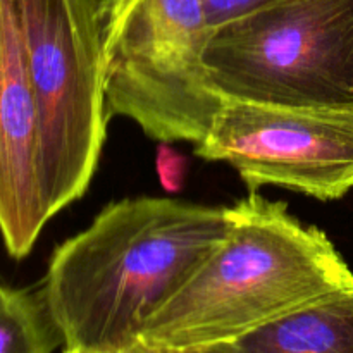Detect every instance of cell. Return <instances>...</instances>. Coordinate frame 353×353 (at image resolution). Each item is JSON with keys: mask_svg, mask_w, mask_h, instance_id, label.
Listing matches in <instances>:
<instances>
[{"mask_svg": "<svg viewBox=\"0 0 353 353\" xmlns=\"http://www.w3.org/2000/svg\"><path fill=\"white\" fill-rule=\"evenodd\" d=\"M230 233L226 207L159 196L107 205L52 254L43 292L69 350L138 343L168 303Z\"/></svg>", "mask_w": 353, "mask_h": 353, "instance_id": "cell-1", "label": "cell"}, {"mask_svg": "<svg viewBox=\"0 0 353 353\" xmlns=\"http://www.w3.org/2000/svg\"><path fill=\"white\" fill-rule=\"evenodd\" d=\"M230 233L161 307L138 341L164 352L234 343L288 314L353 292V272L330 238L283 202L250 193L226 207Z\"/></svg>", "mask_w": 353, "mask_h": 353, "instance_id": "cell-2", "label": "cell"}, {"mask_svg": "<svg viewBox=\"0 0 353 353\" xmlns=\"http://www.w3.org/2000/svg\"><path fill=\"white\" fill-rule=\"evenodd\" d=\"M107 116L134 121L161 143H199L224 99L203 54V0H112L100 14Z\"/></svg>", "mask_w": 353, "mask_h": 353, "instance_id": "cell-3", "label": "cell"}, {"mask_svg": "<svg viewBox=\"0 0 353 353\" xmlns=\"http://www.w3.org/2000/svg\"><path fill=\"white\" fill-rule=\"evenodd\" d=\"M203 62L224 100L353 110V0H274L214 28Z\"/></svg>", "mask_w": 353, "mask_h": 353, "instance_id": "cell-4", "label": "cell"}, {"mask_svg": "<svg viewBox=\"0 0 353 353\" xmlns=\"http://www.w3.org/2000/svg\"><path fill=\"white\" fill-rule=\"evenodd\" d=\"M33 85L48 221L85 195L107 137L95 0H16Z\"/></svg>", "mask_w": 353, "mask_h": 353, "instance_id": "cell-5", "label": "cell"}, {"mask_svg": "<svg viewBox=\"0 0 353 353\" xmlns=\"http://www.w3.org/2000/svg\"><path fill=\"white\" fill-rule=\"evenodd\" d=\"M195 154L230 164L250 193L278 185L336 200L353 190V110L224 100Z\"/></svg>", "mask_w": 353, "mask_h": 353, "instance_id": "cell-6", "label": "cell"}, {"mask_svg": "<svg viewBox=\"0 0 353 353\" xmlns=\"http://www.w3.org/2000/svg\"><path fill=\"white\" fill-rule=\"evenodd\" d=\"M47 223L37 102L16 0H0V236L7 254L26 257Z\"/></svg>", "mask_w": 353, "mask_h": 353, "instance_id": "cell-7", "label": "cell"}, {"mask_svg": "<svg viewBox=\"0 0 353 353\" xmlns=\"http://www.w3.org/2000/svg\"><path fill=\"white\" fill-rule=\"evenodd\" d=\"M234 345L240 353H353V292L288 314Z\"/></svg>", "mask_w": 353, "mask_h": 353, "instance_id": "cell-8", "label": "cell"}, {"mask_svg": "<svg viewBox=\"0 0 353 353\" xmlns=\"http://www.w3.org/2000/svg\"><path fill=\"white\" fill-rule=\"evenodd\" d=\"M64 345L43 292L0 279V353H52Z\"/></svg>", "mask_w": 353, "mask_h": 353, "instance_id": "cell-9", "label": "cell"}, {"mask_svg": "<svg viewBox=\"0 0 353 353\" xmlns=\"http://www.w3.org/2000/svg\"><path fill=\"white\" fill-rule=\"evenodd\" d=\"M155 168L164 190L171 193L183 190L188 172V159L181 152L174 150L169 143H161L155 157Z\"/></svg>", "mask_w": 353, "mask_h": 353, "instance_id": "cell-10", "label": "cell"}, {"mask_svg": "<svg viewBox=\"0 0 353 353\" xmlns=\"http://www.w3.org/2000/svg\"><path fill=\"white\" fill-rule=\"evenodd\" d=\"M274 0H203L205 16L210 30L248 16Z\"/></svg>", "mask_w": 353, "mask_h": 353, "instance_id": "cell-11", "label": "cell"}, {"mask_svg": "<svg viewBox=\"0 0 353 353\" xmlns=\"http://www.w3.org/2000/svg\"><path fill=\"white\" fill-rule=\"evenodd\" d=\"M64 353H169L164 350H157V348L145 347L143 343L138 341L137 345L130 348H123V350H110V352H88V350H69V348H64Z\"/></svg>", "mask_w": 353, "mask_h": 353, "instance_id": "cell-12", "label": "cell"}, {"mask_svg": "<svg viewBox=\"0 0 353 353\" xmlns=\"http://www.w3.org/2000/svg\"><path fill=\"white\" fill-rule=\"evenodd\" d=\"M172 353V352H169ZM178 353H240L234 343H223V345H214V347L199 348V350H190V352H178Z\"/></svg>", "mask_w": 353, "mask_h": 353, "instance_id": "cell-13", "label": "cell"}, {"mask_svg": "<svg viewBox=\"0 0 353 353\" xmlns=\"http://www.w3.org/2000/svg\"><path fill=\"white\" fill-rule=\"evenodd\" d=\"M110 2H112V0H95V6H97V12H99V16L100 14L103 12V10L107 9V7L110 6Z\"/></svg>", "mask_w": 353, "mask_h": 353, "instance_id": "cell-14", "label": "cell"}]
</instances>
